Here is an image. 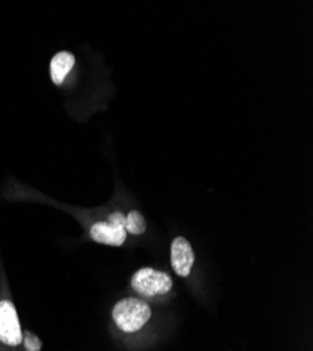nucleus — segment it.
Wrapping results in <instances>:
<instances>
[{
  "mask_svg": "<svg viewBox=\"0 0 313 351\" xmlns=\"http://www.w3.org/2000/svg\"><path fill=\"white\" fill-rule=\"evenodd\" d=\"M151 315L149 305L139 298L121 300L112 309L114 322L125 333L140 330L149 322Z\"/></svg>",
  "mask_w": 313,
  "mask_h": 351,
  "instance_id": "f257e3e1",
  "label": "nucleus"
},
{
  "mask_svg": "<svg viewBox=\"0 0 313 351\" xmlns=\"http://www.w3.org/2000/svg\"><path fill=\"white\" fill-rule=\"evenodd\" d=\"M132 288L140 295L156 297L163 295L173 288V281L168 274L151 267L138 270L131 281Z\"/></svg>",
  "mask_w": 313,
  "mask_h": 351,
  "instance_id": "f03ea898",
  "label": "nucleus"
},
{
  "mask_svg": "<svg viewBox=\"0 0 313 351\" xmlns=\"http://www.w3.org/2000/svg\"><path fill=\"white\" fill-rule=\"evenodd\" d=\"M0 341L6 346L16 347L23 341L16 306L9 300L0 301Z\"/></svg>",
  "mask_w": 313,
  "mask_h": 351,
  "instance_id": "7ed1b4c3",
  "label": "nucleus"
},
{
  "mask_svg": "<svg viewBox=\"0 0 313 351\" xmlns=\"http://www.w3.org/2000/svg\"><path fill=\"white\" fill-rule=\"evenodd\" d=\"M170 258H172V267L177 276L187 277L191 273L195 256L191 245L186 238L180 237L173 241Z\"/></svg>",
  "mask_w": 313,
  "mask_h": 351,
  "instance_id": "20e7f679",
  "label": "nucleus"
},
{
  "mask_svg": "<svg viewBox=\"0 0 313 351\" xmlns=\"http://www.w3.org/2000/svg\"><path fill=\"white\" fill-rule=\"evenodd\" d=\"M90 237L95 242L108 246H121L127 241V230L111 222H96L90 228Z\"/></svg>",
  "mask_w": 313,
  "mask_h": 351,
  "instance_id": "39448f33",
  "label": "nucleus"
},
{
  "mask_svg": "<svg viewBox=\"0 0 313 351\" xmlns=\"http://www.w3.org/2000/svg\"><path fill=\"white\" fill-rule=\"evenodd\" d=\"M75 66V56L72 52L68 51H61L56 53L52 61H51V79L53 82V84L60 86L65 82L66 76L71 73V71Z\"/></svg>",
  "mask_w": 313,
  "mask_h": 351,
  "instance_id": "423d86ee",
  "label": "nucleus"
},
{
  "mask_svg": "<svg viewBox=\"0 0 313 351\" xmlns=\"http://www.w3.org/2000/svg\"><path fill=\"white\" fill-rule=\"evenodd\" d=\"M125 230L132 235H142L147 232V222L139 211H131L125 219Z\"/></svg>",
  "mask_w": 313,
  "mask_h": 351,
  "instance_id": "0eeeda50",
  "label": "nucleus"
},
{
  "mask_svg": "<svg viewBox=\"0 0 313 351\" xmlns=\"http://www.w3.org/2000/svg\"><path fill=\"white\" fill-rule=\"evenodd\" d=\"M24 347L27 351H41L42 343L36 335H33L32 332H27L24 335Z\"/></svg>",
  "mask_w": 313,
  "mask_h": 351,
  "instance_id": "6e6552de",
  "label": "nucleus"
},
{
  "mask_svg": "<svg viewBox=\"0 0 313 351\" xmlns=\"http://www.w3.org/2000/svg\"><path fill=\"white\" fill-rule=\"evenodd\" d=\"M125 219H127V217L123 213H114L108 217V222L117 225L120 228H124V229H125Z\"/></svg>",
  "mask_w": 313,
  "mask_h": 351,
  "instance_id": "1a4fd4ad",
  "label": "nucleus"
}]
</instances>
